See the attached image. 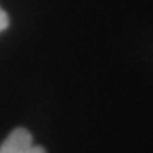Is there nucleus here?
<instances>
[{"label": "nucleus", "instance_id": "f257e3e1", "mask_svg": "<svg viewBox=\"0 0 153 153\" xmlns=\"http://www.w3.org/2000/svg\"><path fill=\"white\" fill-rule=\"evenodd\" d=\"M0 153H46L43 146L34 145L26 128H16L0 145Z\"/></svg>", "mask_w": 153, "mask_h": 153}, {"label": "nucleus", "instance_id": "f03ea898", "mask_svg": "<svg viewBox=\"0 0 153 153\" xmlns=\"http://www.w3.org/2000/svg\"><path fill=\"white\" fill-rule=\"evenodd\" d=\"M7 26H9V14L0 7V33H2V31H5Z\"/></svg>", "mask_w": 153, "mask_h": 153}]
</instances>
